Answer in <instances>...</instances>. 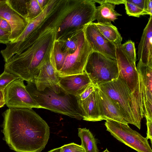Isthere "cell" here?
Returning a JSON list of instances; mask_svg holds the SVG:
<instances>
[{
  "mask_svg": "<svg viewBox=\"0 0 152 152\" xmlns=\"http://www.w3.org/2000/svg\"><path fill=\"white\" fill-rule=\"evenodd\" d=\"M4 139L16 152H41L50 136L47 123L32 108H9L3 114Z\"/></svg>",
  "mask_w": 152,
  "mask_h": 152,
  "instance_id": "6da1fadb",
  "label": "cell"
},
{
  "mask_svg": "<svg viewBox=\"0 0 152 152\" xmlns=\"http://www.w3.org/2000/svg\"><path fill=\"white\" fill-rule=\"evenodd\" d=\"M56 27L42 34L27 49L5 62L4 70L27 82L34 79L45 61L50 56L56 40Z\"/></svg>",
  "mask_w": 152,
  "mask_h": 152,
  "instance_id": "7a4b0ae2",
  "label": "cell"
},
{
  "mask_svg": "<svg viewBox=\"0 0 152 152\" xmlns=\"http://www.w3.org/2000/svg\"><path fill=\"white\" fill-rule=\"evenodd\" d=\"M26 87L42 108L78 120L83 119V113L78 97L66 92L58 84L36 85L32 79L27 81Z\"/></svg>",
  "mask_w": 152,
  "mask_h": 152,
  "instance_id": "3957f363",
  "label": "cell"
},
{
  "mask_svg": "<svg viewBox=\"0 0 152 152\" xmlns=\"http://www.w3.org/2000/svg\"><path fill=\"white\" fill-rule=\"evenodd\" d=\"M95 3L93 0H68L66 10L56 28V40L67 39L95 20Z\"/></svg>",
  "mask_w": 152,
  "mask_h": 152,
  "instance_id": "277c9868",
  "label": "cell"
},
{
  "mask_svg": "<svg viewBox=\"0 0 152 152\" xmlns=\"http://www.w3.org/2000/svg\"><path fill=\"white\" fill-rule=\"evenodd\" d=\"M97 86L115 103L128 124H133L140 129L143 115L135 96L119 76L117 79Z\"/></svg>",
  "mask_w": 152,
  "mask_h": 152,
  "instance_id": "5b68a950",
  "label": "cell"
},
{
  "mask_svg": "<svg viewBox=\"0 0 152 152\" xmlns=\"http://www.w3.org/2000/svg\"><path fill=\"white\" fill-rule=\"evenodd\" d=\"M84 72L95 86L117 79L119 75L116 59L94 51L88 56Z\"/></svg>",
  "mask_w": 152,
  "mask_h": 152,
  "instance_id": "8992f818",
  "label": "cell"
},
{
  "mask_svg": "<svg viewBox=\"0 0 152 152\" xmlns=\"http://www.w3.org/2000/svg\"><path fill=\"white\" fill-rule=\"evenodd\" d=\"M116 56L119 76L124 81L134 94L142 112L143 113L140 81L135 63L129 57L120 45L116 47Z\"/></svg>",
  "mask_w": 152,
  "mask_h": 152,
  "instance_id": "52a82bcc",
  "label": "cell"
},
{
  "mask_svg": "<svg viewBox=\"0 0 152 152\" xmlns=\"http://www.w3.org/2000/svg\"><path fill=\"white\" fill-rule=\"evenodd\" d=\"M106 130L120 142L138 152H152L146 137H143L128 125L112 120H106Z\"/></svg>",
  "mask_w": 152,
  "mask_h": 152,
  "instance_id": "ba28073f",
  "label": "cell"
},
{
  "mask_svg": "<svg viewBox=\"0 0 152 152\" xmlns=\"http://www.w3.org/2000/svg\"><path fill=\"white\" fill-rule=\"evenodd\" d=\"M5 104L9 108H42L26 89L23 80L18 78L10 83L4 90Z\"/></svg>",
  "mask_w": 152,
  "mask_h": 152,
  "instance_id": "9c48e42d",
  "label": "cell"
},
{
  "mask_svg": "<svg viewBox=\"0 0 152 152\" xmlns=\"http://www.w3.org/2000/svg\"><path fill=\"white\" fill-rule=\"evenodd\" d=\"M92 51L85 38L84 32L76 51L73 53L65 56L62 66L58 73L59 76L83 73L88 56Z\"/></svg>",
  "mask_w": 152,
  "mask_h": 152,
  "instance_id": "30bf717a",
  "label": "cell"
},
{
  "mask_svg": "<svg viewBox=\"0 0 152 152\" xmlns=\"http://www.w3.org/2000/svg\"><path fill=\"white\" fill-rule=\"evenodd\" d=\"M84 31L85 38L92 51L116 59V47L102 34L94 23L86 25Z\"/></svg>",
  "mask_w": 152,
  "mask_h": 152,
  "instance_id": "8fae6325",
  "label": "cell"
},
{
  "mask_svg": "<svg viewBox=\"0 0 152 152\" xmlns=\"http://www.w3.org/2000/svg\"><path fill=\"white\" fill-rule=\"evenodd\" d=\"M136 69L140 81L144 117L152 118V65L139 61Z\"/></svg>",
  "mask_w": 152,
  "mask_h": 152,
  "instance_id": "7c38bea8",
  "label": "cell"
},
{
  "mask_svg": "<svg viewBox=\"0 0 152 152\" xmlns=\"http://www.w3.org/2000/svg\"><path fill=\"white\" fill-rule=\"evenodd\" d=\"M0 16L5 20L10 26V42H15L23 32L28 22L12 9L6 0H1L0 2Z\"/></svg>",
  "mask_w": 152,
  "mask_h": 152,
  "instance_id": "4fadbf2b",
  "label": "cell"
},
{
  "mask_svg": "<svg viewBox=\"0 0 152 152\" xmlns=\"http://www.w3.org/2000/svg\"><path fill=\"white\" fill-rule=\"evenodd\" d=\"M92 83L88 74L83 73L59 76L58 84L68 94L78 97Z\"/></svg>",
  "mask_w": 152,
  "mask_h": 152,
  "instance_id": "5bb4252c",
  "label": "cell"
},
{
  "mask_svg": "<svg viewBox=\"0 0 152 152\" xmlns=\"http://www.w3.org/2000/svg\"><path fill=\"white\" fill-rule=\"evenodd\" d=\"M98 95L102 120H112L128 124L121 110L111 99L99 88Z\"/></svg>",
  "mask_w": 152,
  "mask_h": 152,
  "instance_id": "9a60e30c",
  "label": "cell"
},
{
  "mask_svg": "<svg viewBox=\"0 0 152 152\" xmlns=\"http://www.w3.org/2000/svg\"><path fill=\"white\" fill-rule=\"evenodd\" d=\"M138 48L139 61L152 65V16L143 30Z\"/></svg>",
  "mask_w": 152,
  "mask_h": 152,
  "instance_id": "2e32d148",
  "label": "cell"
},
{
  "mask_svg": "<svg viewBox=\"0 0 152 152\" xmlns=\"http://www.w3.org/2000/svg\"><path fill=\"white\" fill-rule=\"evenodd\" d=\"M98 90L99 88L96 86L95 90L85 99L80 100L78 98L84 120L93 122L102 121L100 117Z\"/></svg>",
  "mask_w": 152,
  "mask_h": 152,
  "instance_id": "e0dca14e",
  "label": "cell"
},
{
  "mask_svg": "<svg viewBox=\"0 0 152 152\" xmlns=\"http://www.w3.org/2000/svg\"><path fill=\"white\" fill-rule=\"evenodd\" d=\"M59 77L49 57L44 62L33 79L36 85L56 84L58 83Z\"/></svg>",
  "mask_w": 152,
  "mask_h": 152,
  "instance_id": "ac0fdd59",
  "label": "cell"
},
{
  "mask_svg": "<svg viewBox=\"0 0 152 152\" xmlns=\"http://www.w3.org/2000/svg\"><path fill=\"white\" fill-rule=\"evenodd\" d=\"M115 5L109 3H104L96 7L95 14V20L98 23H106L114 22L118 17L122 15L115 10Z\"/></svg>",
  "mask_w": 152,
  "mask_h": 152,
  "instance_id": "d6986e66",
  "label": "cell"
},
{
  "mask_svg": "<svg viewBox=\"0 0 152 152\" xmlns=\"http://www.w3.org/2000/svg\"><path fill=\"white\" fill-rule=\"evenodd\" d=\"M102 34L116 47L121 45L122 38L117 28L111 23H94Z\"/></svg>",
  "mask_w": 152,
  "mask_h": 152,
  "instance_id": "ffe728a7",
  "label": "cell"
},
{
  "mask_svg": "<svg viewBox=\"0 0 152 152\" xmlns=\"http://www.w3.org/2000/svg\"><path fill=\"white\" fill-rule=\"evenodd\" d=\"M78 134L81 140V145L85 152H99L96 140L89 129L79 128Z\"/></svg>",
  "mask_w": 152,
  "mask_h": 152,
  "instance_id": "44dd1931",
  "label": "cell"
},
{
  "mask_svg": "<svg viewBox=\"0 0 152 152\" xmlns=\"http://www.w3.org/2000/svg\"><path fill=\"white\" fill-rule=\"evenodd\" d=\"M64 57L65 55L61 50L59 41L56 40L53 45L50 58L53 66L58 73L62 67Z\"/></svg>",
  "mask_w": 152,
  "mask_h": 152,
  "instance_id": "7402d4cb",
  "label": "cell"
},
{
  "mask_svg": "<svg viewBox=\"0 0 152 152\" xmlns=\"http://www.w3.org/2000/svg\"><path fill=\"white\" fill-rule=\"evenodd\" d=\"M6 1L12 9L26 19L30 0H6Z\"/></svg>",
  "mask_w": 152,
  "mask_h": 152,
  "instance_id": "603a6c76",
  "label": "cell"
},
{
  "mask_svg": "<svg viewBox=\"0 0 152 152\" xmlns=\"http://www.w3.org/2000/svg\"><path fill=\"white\" fill-rule=\"evenodd\" d=\"M37 0H30L28 13L26 19L28 22L33 20L43 12Z\"/></svg>",
  "mask_w": 152,
  "mask_h": 152,
  "instance_id": "cb8c5ba5",
  "label": "cell"
},
{
  "mask_svg": "<svg viewBox=\"0 0 152 152\" xmlns=\"http://www.w3.org/2000/svg\"><path fill=\"white\" fill-rule=\"evenodd\" d=\"M126 14L129 16L139 17L141 15H146L143 10L128 0H125L124 4Z\"/></svg>",
  "mask_w": 152,
  "mask_h": 152,
  "instance_id": "d4e9b609",
  "label": "cell"
},
{
  "mask_svg": "<svg viewBox=\"0 0 152 152\" xmlns=\"http://www.w3.org/2000/svg\"><path fill=\"white\" fill-rule=\"evenodd\" d=\"M120 46L129 57L136 63L137 59L134 42L129 40L124 44H121Z\"/></svg>",
  "mask_w": 152,
  "mask_h": 152,
  "instance_id": "484cf974",
  "label": "cell"
},
{
  "mask_svg": "<svg viewBox=\"0 0 152 152\" xmlns=\"http://www.w3.org/2000/svg\"><path fill=\"white\" fill-rule=\"evenodd\" d=\"M18 78L17 76L4 70L0 75V88L4 91L10 83Z\"/></svg>",
  "mask_w": 152,
  "mask_h": 152,
  "instance_id": "4316f807",
  "label": "cell"
},
{
  "mask_svg": "<svg viewBox=\"0 0 152 152\" xmlns=\"http://www.w3.org/2000/svg\"><path fill=\"white\" fill-rule=\"evenodd\" d=\"M60 147V152H85L81 145L73 142L64 145Z\"/></svg>",
  "mask_w": 152,
  "mask_h": 152,
  "instance_id": "83f0119b",
  "label": "cell"
},
{
  "mask_svg": "<svg viewBox=\"0 0 152 152\" xmlns=\"http://www.w3.org/2000/svg\"><path fill=\"white\" fill-rule=\"evenodd\" d=\"M11 33L0 28V43L5 44L10 42Z\"/></svg>",
  "mask_w": 152,
  "mask_h": 152,
  "instance_id": "f1b7e54d",
  "label": "cell"
},
{
  "mask_svg": "<svg viewBox=\"0 0 152 152\" xmlns=\"http://www.w3.org/2000/svg\"><path fill=\"white\" fill-rule=\"evenodd\" d=\"M96 86L92 83L78 97L80 100H83L88 97L95 90Z\"/></svg>",
  "mask_w": 152,
  "mask_h": 152,
  "instance_id": "f546056e",
  "label": "cell"
},
{
  "mask_svg": "<svg viewBox=\"0 0 152 152\" xmlns=\"http://www.w3.org/2000/svg\"><path fill=\"white\" fill-rule=\"evenodd\" d=\"M146 125L147 131V137L146 138L149 139L151 140V143L152 142V118H146Z\"/></svg>",
  "mask_w": 152,
  "mask_h": 152,
  "instance_id": "4dcf8cb0",
  "label": "cell"
},
{
  "mask_svg": "<svg viewBox=\"0 0 152 152\" xmlns=\"http://www.w3.org/2000/svg\"><path fill=\"white\" fill-rule=\"evenodd\" d=\"M95 3H98L102 4L104 3H107L112 4L115 5L124 4L125 0H93Z\"/></svg>",
  "mask_w": 152,
  "mask_h": 152,
  "instance_id": "1f68e13d",
  "label": "cell"
},
{
  "mask_svg": "<svg viewBox=\"0 0 152 152\" xmlns=\"http://www.w3.org/2000/svg\"><path fill=\"white\" fill-rule=\"evenodd\" d=\"M0 28L11 33L10 26L7 22L0 16Z\"/></svg>",
  "mask_w": 152,
  "mask_h": 152,
  "instance_id": "d6a6232c",
  "label": "cell"
},
{
  "mask_svg": "<svg viewBox=\"0 0 152 152\" xmlns=\"http://www.w3.org/2000/svg\"><path fill=\"white\" fill-rule=\"evenodd\" d=\"M128 0L129 1L133 3V4H135L138 7L143 10L146 12L145 11L146 0Z\"/></svg>",
  "mask_w": 152,
  "mask_h": 152,
  "instance_id": "836d02e7",
  "label": "cell"
},
{
  "mask_svg": "<svg viewBox=\"0 0 152 152\" xmlns=\"http://www.w3.org/2000/svg\"><path fill=\"white\" fill-rule=\"evenodd\" d=\"M145 11L147 15L152 16V0H146Z\"/></svg>",
  "mask_w": 152,
  "mask_h": 152,
  "instance_id": "e575fe53",
  "label": "cell"
},
{
  "mask_svg": "<svg viewBox=\"0 0 152 152\" xmlns=\"http://www.w3.org/2000/svg\"><path fill=\"white\" fill-rule=\"evenodd\" d=\"M50 0H37L38 3L41 8L43 10L45 8Z\"/></svg>",
  "mask_w": 152,
  "mask_h": 152,
  "instance_id": "d590c367",
  "label": "cell"
},
{
  "mask_svg": "<svg viewBox=\"0 0 152 152\" xmlns=\"http://www.w3.org/2000/svg\"><path fill=\"white\" fill-rule=\"evenodd\" d=\"M4 100V91L0 88V101Z\"/></svg>",
  "mask_w": 152,
  "mask_h": 152,
  "instance_id": "8d00e7d4",
  "label": "cell"
},
{
  "mask_svg": "<svg viewBox=\"0 0 152 152\" xmlns=\"http://www.w3.org/2000/svg\"><path fill=\"white\" fill-rule=\"evenodd\" d=\"M61 147L58 148L52 149L48 152H60Z\"/></svg>",
  "mask_w": 152,
  "mask_h": 152,
  "instance_id": "74e56055",
  "label": "cell"
},
{
  "mask_svg": "<svg viewBox=\"0 0 152 152\" xmlns=\"http://www.w3.org/2000/svg\"><path fill=\"white\" fill-rule=\"evenodd\" d=\"M5 104L4 100L0 101V108L3 107Z\"/></svg>",
  "mask_w": 152,
  "mask_h": 152,
  "instance_id": "f35d334b",
  "label": "cell"
},
{
  "mask_svg": "<svg viewBox=\"0 0 152 152\" xmlns=\"http://www.w3.org/2000/svg\"><path fill=\"white\" fill-rule=\"evenodd\" d=\"M103 152H110L109 151L107 148H106L104 151Z\"/></svg>",
  "mask_w": 152,
  "mask_h": 152,
  "instance_id": "ab89813d",
  "label": "cell"
},
{
  "mask_svg": "<svg viewBox=\"0 0 152 152\" xmlns=\"http://www.w3.org/2000/svg\"><path fill=\"white\" fill-rule=\"evenodd\" d=\"M1 0H0V2L1 1Z\"/></svg>",
  "mask_w": 152,
  "mask_h": 152,
  "instance_id": "60d3db41",
  "label": "cell"
}]
</instances>
